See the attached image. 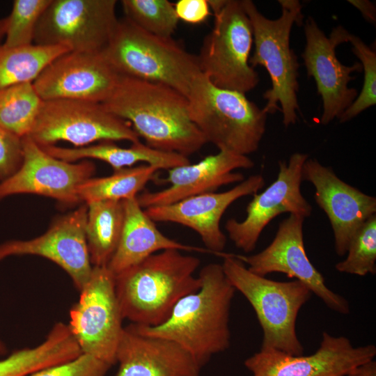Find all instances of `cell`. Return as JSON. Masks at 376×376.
I'll use <instances>...</instances> for the list:
<instances>
[{"label": "cell", "instance_id": "d4e9b609", "mask_svg": "<svg viewBox=\"0 0 376 376\" xmlns=\"http://www.w3.org/2000/svg\"><path fill=\"white\" fill-rule=\"evenodd\" d=\"M86 237L93 266H107L118 246L124 224L123 201L86 203Z\"/></svg>", "mask_w": 376, "mask_h": 376}, {"label": "cell", "instance_id": "cb8c5ba5", "mask_svg": "<svg viewBox=\"0 0 376 376\" xmlns=\"http://www.w3.org/2000/svg\"><path fill=\"white\" fill-rule=\"evenodd\" d=\"M52 156L69 162L95 159L109 164L114 171L144 162L158 170H169L190 163L188 157L150 147L140 141L128 148L116 145L114 141H100L83 147L63 148L55 145L41 146Z\"/></svg>", "mask_w": 376, "mask_h": 376}, {"label": "cell", "instance_id": "f35d334b", "mask_svg": "<svg viewBox=\"0 0 376 376\" xmlns=\"http://www.w3.org/2000/svg\"><path fill=\"white\" fill-rule=\"evenodd\" d=\"M6 352V347L2 343L1 341H0V354H4Z\"/></svg>", "mask_w": 376, "mask_h": 376}, {"label": "cell", "instance_id": "8992f818", "mask_svg": "<svg viewBox=\"0 0 376 376\" xmlns=\"http://www.w3.org/2000/svg\"><path fill=\"white\" fill-rule=\"evenodd\" d=\"M187 98L190 119L207 143L246 156L258 149L267 114L244 93L217 87L201 72Z\"/></svg>", "mask_w": 376, "mask_h": 376}, {"label": "cell", "instance_id": "4316f807", "mask_svg": "<svg viewBox=\"0 0 376 376\" xmlns=\"http://www.w3.org/2000/svg\"><path fill=\"white\" fill-rule=\"evenodd\" d=\"M158 171L152 166L143 164L116 170L108 176L90 178L78 187L79 200L86 204L136 197Z\"/></svg>", "mask_w": 376, "mask_h": 376}, {"label": "cell", "instance_id": "5b68a950", "mask_svg": "<svg viewBox=\"0 0 376 376\" xmlns=\"http://www.w3.org/2000/svg\"><path fill=\"white\" fill-rule=\"evenodd\" d=\"M102 53L120 75L163 84L186 97L201 72L197 56L172 37L152 34L126 17L118 19Z\"/></svg>", "mask_w": 376, "mask_h": 376}, {"label": "cell", "instance_id": "44dd1931", "mask_svg": "<svg viewBox=\"0 0 376 376\" xmlns=\"http://www.w3.org/2000/svg\"><path fill=\"white\" fill-rule=\"evenodd\" d=\"M254 162L248 156L227 150H219L200 162L168 170L164 182L170 185L157 191H146L136 198L143 209L161 206L206 193L214 192L220 187L241 182L245 178L237 169H249Z\"/></svg>", "mask_w": 376, "mask_h": 376}, {"label": "cell", "instance_id": "83f0119b", "mask_svg": "<svg viewBox=\"0 0 376 376\" xmlns=\"http://www.w3.org/2000/svg\"><path fill=\"white\" fill-rule=\"evenodd\" d=\"M43 100L33 83L15 85L0 91V127L19 137L31 133Z\"/></svg>", "mask_w": 376, "mask_h": 376}, {"label": "cell", "instance_id": "52a82bcc", "mask_svg": "<svg viewBox=\"0 0 376 376\" xmlns=\"http://www.w3.org/2000/svg\"><path fill=\"white\" fill-rule=\"evenodd\" d=\"M224 272L235 289L253 307L263 331L260 350L301 355L304 347L296 331L301 307L311 292L298 280L276 281L251 272L235 255L225 254Z\"/></svg>", "mask_w": 376, "mask_h": 376}, {"label": "cell", "instance_id": "7c38bea8", "mask_svg": "<svg viewBox=\"0 0 376 376\" xmlns=\"http://www.w3.org/2000/svg\"><path fill=\"white\" fill-rule=\"evenodd\" d=\"M306 45L301 54L307 75L313 78L317 92L322 101L320 123H330L339 118L358 95L349 83L355 79L351 75L360 72L362 65L355 63L351 66L343 65L336 56V49L348 42L350 33L341 25L334 28L327 36L312 17L305 22Z\"/></svg>", "mask_w": 376, "mask_h": 376}, {"label": "cell", "instance_id": "d590c367", "mask_svg": "<svg viewBox=\"0 0 376 376\" xmlns=\"http://www.w3.org/2000/svg\"><path fill=\"white\" fill-rule=\"evenodd\" d=\"M348 2L357 8L368 22H376V8L373 3L368 0H349Z\"/></svg>", "mask_w": 376, "mask_h": 376}, {"label": "cell", "instance_id": "d6a6232c", "mask_svg": "<svg viewBox=\"0 0 376 376\" xmlns=\"http://www.w3.org/2000/svg\"><path fill=\"white\" fill-rule=\"evenodd\" d=\"M111 366L81 353L77 357L42 369L29 376H104Z\"/></svg>", "mask_w": 376, "mask_h": 376}, {"label": "cell", "instance_id": "f546056e", "mask_svg": "<svg viewBox=\"0 0 376 376\" xmlns=\"http://www.w3.org/2000/svg\"><path fill=\"white\" fill-rule=\"evenodd\" d=\"M345 260L335 265L341 273L366 276L376 271V214L370 217L352 237Z\"/></svg>", "mask_w": 376, "mask_h": 376}, {"label": "cell", "instance_id": "4dcf8cb0", "mask_svg": "<svg viewBox=\"0 0 376 376\" xmlns=\"http://www.w3.org/2000/svg\"><path fill=\"white\" fill-rule=\"evenodd\" d=\"M51 0H15L10 15L6 17L5 40L6 48L32 45L37 24Z\"/></svg>", "mask_w": 376, "mask_h": 376}, {"label": "cell", "instance_id": "6da1fadb", "mask_svg": "<svg viewBox=\"0 0 376 376\" xmlns=\"http://www.w3.org/2000/svg\"><path fill=\"white\" fill-rule=\"evenodd\" d=\"M102 104L151 148L188 157L207 143L190 119L187 97L165 84L120 75Z\"/></svg>", "mask_w": 376, "mask_h": 376}, {"label": "cell", "instance_id": "f1b7e54d", "mask_svg": "<svg viewBox=\"0 0 376 376\" xmlns=\"http://www.w3.org/2000/svg\"><path fill=\"white\" fill-rule=\"evenodd\" d=\"M125 17L152 34L171 38L179 19L174 4L167 0H123Z\"/></svg>", "mask_w": 376, "mask_h": 376}, {"label": "cell", "instance_id": "8d00e7d4", "mask_svg": "<svg viewBox=\"0 0 376 376\" xmlns=\"http://www.w3.org/2000/svg\"><path fill=\"white\" fill-rule=\"evenodd\" d=\"M343 376H376V362L375 360L366 362L354 368Z\"/></svg>", "mask_w": 376, "mask_h": 376}, {"label": "cell", "instance_id": "9c48e42d", "mask_svg": "<svg viewBox=\"0 0 376 376\" xmlns=\"http://www.w3.org/2000/svg\"><path fill=\"white\" fill-rule=\"evenodd\" d=\"M40 146L61 141L75 147L96 141H139L131 124L108 111L102 103L79 100L43 101L28 136Z\"/></svg>", "mask_w": 376, "mask_h": 376}, {"label": "cell", "instance_id": "7a4b0ae2", "mask_svg": "<svg viewBox=\"0 0 376 376\" xmlns=\"http://www.w3.org/2000/svg\"><path fill=\"white\" fill-rule=\"evenodd\" d=\"M198 276L201 288L182 297L164 323L156 327L131 324L143 334L177 343L202 367L230 347V313L236 290L221 264H207Z\"/></svg>", "mask_w": 376, "mask_h": 376}, {"label": "cell", "instance_id": "ac0fdd59", "mask_svg": "<svg viewBox=\"0 0 376 376\" xmlns=\"http://www.w3.org/2000/svg\"><path fill=\"white\" fill-rule=\"evenodd\" d=\"M87 210L84 203L58 217L40 236L0 244V260L17 255L44 257L65 270L80 291L89 280L93 268L86 237Z\"/></svg>", "mask_w": 376, "mask_h": 376}, {"label": "cell", "instance_id": "484cf974", "mask_svg": "<svg viewBox=\"0 0 376 376\" xmlns=\"http://www.w3.org/2000/svg\"><path fill=\"white\" fill-rule=\"evenodd\" d=\"M70 52L63 45L0 47V91L24 83H33L45 68Z\"/></svg>", "mask_w": 376, "mask_h": 376}, {"label": "cell", "instance_id": "8fae6325", "mask_svg": "<svg viewBox=\"0 0 376 376\" xmlns=\"http://www.w3.org/2000/svg\"><path fill=\"white\" fill-rule=\"evenodd\" d=\"M116 0H51L35 30L40 45H63L71 52H102L118 22Z\"/></svg>", "mask_w": 376, "mask_h": 376}, {"label": "cell", "instance_id": "30bf717a", "mask_svg": "<svg viewBox=\"0 0 376 376\" xmlns=\"http://www.w3.org/2000/svg\"><path fill=\"white\" fill-rule=\"evenodd\" d=\"M70 311L69 329L82 353L112 366L124 327L115 290V276L107 266H93L91 276Z\"/></svg>", "mask_w": 376, "mask_h": 376}, {"label": "cell", "instance_id": "2e32d148", "mask_svg": "<svg viewBox=\"0 0 376 376\" xmlns=\"http://www.w3.org/2000/svg\"><path fill=\"white\" fill-rule=\"evenodd\" d=\"M376 347H354L345 336L324 331L320 347L312 354L292 355L275 350H260L244 361L253 376H343L374 360Z\"/></svg>", "mask_w": 376, "mask_h": 376}, {"label": "cell", "instance_id": "74e56055", "mask_svg": "<svg viewBox=\"0 0 376 376\" xmlns=\"http://www.w3.org/2000/svg\"><path fill=\"white\" fill-rule=\"evenodd\" d=\"M6 27V18L0 19V47L1 46V42L3 37H5Z\"/></svg>", "mask_w": 376, "mask_h": 376}, {"label": "cell", "instance_id": "603a6c76", "mask_svg": "<svg viewBox=\"0 0 376 376\" xmlns=\"http://www.w3.org/2000/svg\"><path fill=\"white\" fill-rule=\"evenodd\" d=\"M136 197L123 200V227L116 250L107 266L114 276L164 250L210 253L206 249L184 244L164 235L146 214Z\"/></svg>", "mask_w": 376, "mask_h": 376}, {"label": "cell", "instance_id": "e0dca14e", "mask_svg": "<svg viewBox=\"0 0 376 376\" xmlns=\"http://www.w3.org/2000/svg\"><path fill=\"white\" fill-rule=\"evenodd\" d=\"M120 75L102 52H68L50 63L33 82L43 101L79 100L103 102Z\"/></svg>", "mask_w": 376, "mask_h": 376}, {"label": "cell", "instance_id": "4fadbf2b", "mask_svg": "<svg viewBox=\"0 0 376 376\" xmlns=\"http://www.w3.org/2000/svg\"><path fill=\"white\" fill-rule=\"evenodd\" d=\"M308 155L293 153L288 162L280 161L276 179L263 191L254 194L249 203L245 219H230L225 229L235 246L245 253L256 248L267 224L282 213L311 216L313 207L301 191L302 169Z\"/></svg>", "mask_w": 376, "mask_h": 376}, {"label": "cell", "instance_id": "1f68e13d", "mask_svg": "<svg viewBox=\"0 0 376 376\" xmlns=\"http://www.w3.org/2000/svg\"><path fill=\"white\" fill-rule=\"evenodd\" d=\"M348 42L352 52L360 60L363 72L361 92L352 104L338 118L340 123L347 122L376 104V53L359 37L350 33Z\"/></svg>", "mask_w": 376, "mask_h": 376}, {"label": "cell", "instance_id": "9a60e30c", "mask_svg": "<svg viewBox=\"0 0 376 376\" xmlns=\"http://www.w3.org/2000/svg\"><path fill=\"white\" fill-rule=\"evenodd\" d=\"M23 159L19 168L0 182V200L19 194L54 198L64 205L79 203L77 188L95 171L89 160L69 162L56 158L30 137L22 138Z\"/></svg>", "mask_w": 376, "mask_h": 376}, {"label": "cell", "instance_id": "ba28073f", "mask_svg": "<svg viewBox=\"0 0 376 376\" xmlns=\"http://www.w3.org/2000/svg\"><path fill=\"white\" fill-rule=\"evenodd\" d=\"M213 15L212 29L197 56L200 70L216 86L245 94L259 83L249 62L253 42L249 18L239 0H226Z\"/></svg>", "mask_w": 376, "mask_h": 376}, {"label": "cell", "instance_id": "836d02e7", "mask_svg": "<svg viewBox=\"0 0 376 376\" xmlns=\"http://www.w3.org/2000/svg\"><path fill=\"white\" fill-rule=\"evenodd\" d=\"M22 159V139L0 127V181L11 176Z\"/></svg>", "mask_w": 376, "mask_h": 376}, {"label": "cell", "instance_id": "5bb4252c", "mask_svg": "<svg viewBox=\"0 0 376 376\" xmlns=\"http://www.w3.org/2000/svg\"><path fill=\"white\" fill-rule=\"evenodd\" d=\"M304 219L302 216L290 214L280 223L274 238L265 249L251 256H235L259 276L279 272L299 281L330 309L348 314V301L327 286L323 276L307 256L303 235Z\"/></svg>", "mask_w": 376, "mask_h": 376}, {"label": "cell", "instance_id": "e575fe53", "mask_svg": "<svg viewBox=\"0 0 376 376\" xmlns=\"http://www.w3.org/2000/svg\"><path fill=\"white\" fill-rule=\"evenodd\" d=\"M179 19L189 24H200L211 14L207 0H179L174 4Z\"/></svg>", "mask_w": 376, "mask_h": 376}, {"label": "cell", "instance_id": "7402d4cb", "mask_svg": "<svg viewBox=\"0 0 376 376\" xmlns=\"http://www.w3.org/2000/svg\"><path fill=\"white\" fill-rule=\"evenodd\" d=\"M116 376H200L201 367L177 343L124 327L116 353Z\"/></svg>", "mask_w": 376, "mask_h": 376}, {"label": "cell", "instance_id": "3957f363", "mask_svg": "<svg viewBox=\"0 0 376 376\" xmlns=\"http://www.w3.org/2000/svg\"><path fill=\"white\" fill-rule=\"evenodd\" d=\"M200 263L197 257L167 249L115 276L123 319L142 327L164 323L182 297L201 288L200 277L194 276Z\"/></svg>", "mask_w": 376, "mask_h": 376}, {"label": "cell", "instance_id": "ffe728a7", "mask_svg": "<svg viewBox=\"0 0 376 376\" xmlns=\"http://www.w3.org/2000/svg\"><path fill=\"white\" fill-rule=\"evenodd\" d=\"M263 176L252 175L232 189L191 196L172 204L144 209L155 222H171L188 227L200 236L210 253L221 254L226 236L220 221L228 207L242 197L254 194L265 186Z\"/></svg>", "mask_w": 376, "mask_h": 376}, {"label": "cell", "instance_id": "d6986e66", "mask_svg": "<svg viewBox=\"0 0 376 376\" xmlns=\"http://www.w3.org/2000/svg\"><path fill=\"white\" fill-rule=\"evenodd\" d=\"M302 180L313 185L315 201L331 226L335 251L338 256H345L356 233L376 214L375 197L346 183L315 159L304 162Z\"/></svg>", "mask_w": 376, "mask_h": 376}, {"label": "cell", "instance_id": "277c9868", "mask_svg": "<svg viewBox=\"0 0 376 376\" xmlns=\"http://www.w3.org/2000/svg\"><path fill=\"white\" fill-rule=\"evenodd\" d=\"M253 30L255 49L249 58L254 68L263 66L267 71L271 88L263 94L267 100L265 112L273 114L282 112L285 127L293 125L297 120L299 110L297 92V57L290 46V37L294 24H302L304 15L301 3L297 0H279L281 15L276 19H268L251 0H242Z\"/></svg>", "mask_w": 376, "mask_h": 376}]
</instances>
